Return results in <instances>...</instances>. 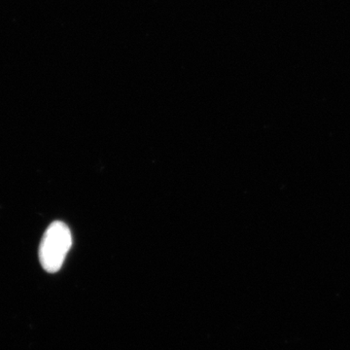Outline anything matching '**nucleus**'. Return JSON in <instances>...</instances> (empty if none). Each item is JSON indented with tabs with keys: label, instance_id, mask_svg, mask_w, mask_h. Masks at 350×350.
<instances>
[{
	"label": "nucleus",
	"instance_id": "nucleus-1",
	"mask_svg": "<svg viewBox=\"0 0 350 350\" xmlns=\"http://www.w3.org/2000/svg\"><path fill=\"white\" fill-rule=\"evenodd\" d=\"M72 245V234L66 223L55 221L47 228L40 246L39 260L48 273H57L63 267Z\"/></svg>",
	"mask_w": 350,
	"mask_h": 350
}]
</instances>
